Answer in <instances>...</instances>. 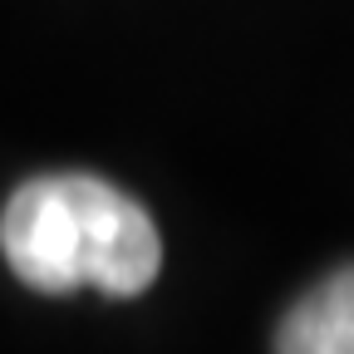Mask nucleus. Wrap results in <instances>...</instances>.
<instances>
[{"label": "nucleus", "instance_id": "1", "mask_svg": "<svg viewBox=\"0 0 354 354\" xmlns=\"http://www.w3.org/2000/svg\"><path fill=\"white\" fill-rule=\"evenodd\" d=\"M0 251L39 295H143L162 271V236L123 187L94 172H44L0 212Z\"/></svg>", "mask_w": 354, "mask_h": 354}, {"label": "nucleus", "instance_id": "2", "mask_svg": "<svg viewBox=\"0 0 354 354\" xmlns=\"http://www.w3.org/2000/svg\"><path fill=\"white\" fill-rule=\"evenodd\" d=\"M281 354H354V266L305 290L276 330Z\"/></svg>", "mask_w": 354, "mask_h": 354}]
</instances>
